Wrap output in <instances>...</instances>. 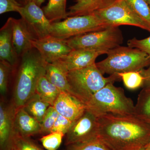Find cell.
Here are the masks:
<instances>
[{
  "mask_svg": "<svg viewBox=\"0 0 150 150\" xmlns=\"http://www.w3.org/2000/svg\"><path fill=\"white\" fill-rule=\"evenodd\" d=\"M98 137L112 150H142L150 142V124L136 115L98 117Z\"/></svg>",
  "mask_w": 150,
  "mask_h": 150,
  "instance_id": "6da1fadb",
  "label": "cell"
},
{
  "mask_svg": "<svg viewBox=\"0 0 150 150\" xmlns=\"http://www.w3.org/2000/svg\"><path fill=\"white\" fill-rule=\"evenodd\" d=\"M47 64L35 48L19 58L14 88L13 103L16 108L23 107L35 93L39 79L45 75Z\"/></svg>",
  "mask_w": 150,
  "mask_h": 150,
  "instance_id": "7a4b0ae2",
  "label": "cell"
},
{
  "mask_svg": "<svg viewBox=\"0 0 150 150\" xmlns=\"http://www.w3.org/2000/svg\"><path fill=\"white\" fill-rule=\"evenodd\" d=\"M96 64L67 73L69 93L85 105L95 94L105 86L121 79L118 74L105 77Z\"/></svg>",
  "mask_w": 150,
  "mask_h": 150,
  "instance_id": "3957f363",
  "label": "cell"
},
{
  "mask_svg": "<svg viewBox=\"0 0 150 150\" xmlns=\"http://www.w3.org/2000/svg\"><path fill=\"white\" fill-rule=\"evenodd\" d=\"M135 105L132 100L126 96L123 89L115 86L113 83L105 86L85 104L86 109L97 117L107 113L134 115Z\"/></svg>",
  "mask_w": 150,
  "mask_h": 150,
  "instance_id": "277c9868",
  "label": "cell"
},
{
  "mask_svg": "<svg viewBox=\"0 0 150 150\" xmlns=\"http://www.w3.org/2000/svg\"><path fill=\"white\" fill-rule=\"evenodd\" d=\"M106 54V58L96 64L103 75L139 71L150 65L149 55L129 46H118L109 50Z\"/></svg>",
  "mask_w": 150,
  "mask_h": 150,
  "instance_id": "5b68a950",
  "label": "cell"
},
{
  "mask_svg": "<svg viewBox=\"0 0 150 150\" xmlns=\"http://www.w3.org/2000/svg\"><path fill=\"white\" fill-rule=\"evenodd\" d=\"M123 40V34L118 27H109L71 38L67 41L73 49H91L106 54L109 50L120 46Z\"/></svg>",
  "mask_w": 150,
  "mask_h": 150,
  "instance_id": "8992f818",
  "label": "cell"
},
{
  "mask_svg": "<svg viewBox=\"0 0 150 150\" xmlns=\"http://www.w3.org/2000/svg\"><path fill=\"white\" fill-rule=\"evenodd\" d=\"M109 27L94 12L86 15L68 17L51 24L50 35L64 40Z\"/></svg>",
  "mask_w": 150,
  "mask_h": 150,
  "instance_id": "52a82bcc",
  "label": "cell"
},
{
  "mask_svg": "<svg viewBox=\"0 0 150 150\" xmlns=\"http://www.w3.org/2000/svg\"><path fill=\"white\" fill-rule=\"evenodd\" d=\"M108 27L129 25L150 33V25L124 0H115L110 5L94 12Z\"/></svg>",
  "mask_w": 150,
  "mask_h": 150,
  "instance_id": "ba28073f",
  "label": "cell"
},
{
  "mask_svg": "<svg viewBox=\"0 0 150 150\" xmlns=\"http://www.w3.org/2000/svg\"><path fill=\"white\" fill-rule=\"evenodd\" d=\"M98 118L86 109L83 113L73 122L66 134V146L88 142L98 137Z\"/></svg>",
  "mask_w": 150,
  "mask_h": 150,
  "instance_id": "9c48e42d",
  "label": "cell"
},
{
  "mask_svg": "<svg viewBox=\"0 0 150 150\" xmlns=\"http://www.w3.org/2000/svg\"><path fill=\"white\" fill-rule=\"evenodd\" d=\"M18 13L21 16L35 39L50 35L51 24L40 7L33 2L20 7Z\"/></svg>",
  "mask_w": 150,
  "mask_h": 150,
  "instance_id": "30bf717a",
  "label": "cell"
},
{
  "mask_svg": "<svg viewBox=\"0 0 150 150\" xmlns=\"http://www.w3.org/2000/svg\"><path fill=\"white\" fill-rule=\"evenodd\" d=\"M33 47L40 53L47 63L56 62L70 53L72 48L67 43V40L60 39L51 35L31 41Z\"/></svg>",
  "mask_w": 150,
  "mask_h": 150,
  "instance_id": "8fae6325",
  "label": "cell"
},
{
  "mask_svg": "<svg viewBox=\"0 0 150 150\" xmlns=\"http://www.w3.org/2000/svg\"><path fill=\"white\" fill-rule=\"evenodd\" d=\"M105 54L103 51L91 49H73L69 54L58 60L68 71L79 69L95 64L98 56Z\"/></svg>",
  "mask_w": 150,
  "mask_h": 150,
  "instance_id": "7c38bea8",
  "label": "cell"
},
{
  "mask_svg": "<svg viewBox=\"0 0 150 150\" xmlns=\"http://www.w3.org/2000/svg\"><path fill=\"white\" fill-rule=\"evenodd\" d=\"M16 108L13 103L7 105L0 104V146L1 150L11 147L14 135V121Z\"/></svg>",
  "mask_w": 150,
  "mask_h": 150,
  "instance_id": "4fadbf2b",
  "label": "cell"
},
{
  "mask_svg": "<svg viewBox=\"0 0 150 150\" xmlns=\"http://www.w3.org/2000/svg\"><path fill=\"white\" fill-rule=\"evenodd\" d=\"M54 107L60 115L74 121L86 110L85 105L69 93L62 92L54 103Z\"/></svg>",
  "mask_w": 150,
  "mask_h": 150,
  "instance_id": "5bb4252c",
  "label": "cell"
},
{
  "mask_svg": "<svg viewBox=\"0 0 150 150\" xmlns=\"http://www.w3.org/2000/svg\"><path fill=\"white\" fill-rule=\"evenodd\" d=\"M11 18L14 47L20 58L25 53L33 48L31 41L35 39L22 18L18 19Z\"/></svg>",
  "mask_w": 150,
  "mask_h": 150,
  "instance_id": "9a60e30c",
  "label": "cell"
},
{
  "mask_svg": "<svg viewBox=\"0 0 150 150\" xmlns=\"http://www.w3.org/2000/svg\"><path fill=\"white\" fill-rule=\"evenodd\" d=\"M0 60L7 62L14 68L19 60L13 46L11 17L0 29Z\"/></svg>",
  "mask_w": 150,
  "mask_h": 150,
  "instance_id": "2e32d148",
  "label": "cell"
},
{
  "mask_svg": "<svg viewBox=\"0 0 150 150\" xmlns=\"http://www.w3.org/2000/svg\"><path fill=\"white\" fill-rule=\"evenodd\" d=\"M41 125L23 107L16 108L14 121V135L29 138L41 134Z\"/></svg>",
  "mask_w": 150,
  "mask_h": 150,
  "instance_id": "e0dca14e",
  "label": "cell"
},
{
  "mask_svg": "<svg viewBox=\"0 0 150 150\" xmlns=\"http://www.w3.org/2000/svg\"><path fill=\"white\" fill-rule=\"evenodd\" d=\"M68 72L57 60L53 63H47L45 76L61 91L69 93V87L67 78Z\"/></svg>",
  "mask_w": 150,
  "mask_h": 150,
  "instance_id": "ac0fdd59",
  "label": "cell"
},
{
  "mask_svg": "<svg viewBox=\"0 0 150 150\" xmlns=\"http://www.w3.org/2000/svg\"><path fill=\"white\" fill-rule=\"evenodd\" d=\"M62 91L50 82L45 75L39 79L35 89L37 94L43 101L54 106V103Z\"/></svg>",
  "mask_w": 150,
  "mask_h": 150,
  "instance_id": "d6986e66",
  "label": "cell"
},
{
  "mask_svg": "<svg viewBox=\"0 0 150 150\" xmlns=\"http://www.w3.org/2000/svg\"><path fill=\"white\" fill-rule=\"evenodd\" d=\"M67 0H49L47 5L42 9L51 23L60 21L68 17L66 11Z\"/></svg>",
  "mask_w": 150,
  "mask_h": 150,
  "instance_id": "ffe728a7",
  "label": "cell"
},
{
  "mask_svg": "<svg viewBox=\"0 0 150 150\" xmlns=\"http://www.w3.org/2000/svg\"><path fill=\"white\" fill-rule=\"evenodd\" d=\"M76 3L70 7L68 17L81 16L93 13L103 7V0H76Z\"/></svg>",
  "mask_w": 150,
  "mask_h": 150,
  "instance_id": "44dd1931",
  "label": "cell"
},
{
  "mask_svg": "<svg viewBox=\"0 0 150 150\" xmlns=\"http://www.w3.org/2000/svg\"><path fill=\"white\" fill-rule=\"evenodd\" d=\"M50 106L49 103L43 101L37 93H35L23 107L29 115L40 123Z\"/></svg>",
  "mask_w": 150,
  "mask_h": 150,
  "instance_id": "7402d4cb",
  "label": "cell"
},
{
  "mask_svg": "<svg viewBox=\"0 0 150 150\" xmlns=\"http://www.w3.org/2000/svg\"><path fill=\"white\" fill-rule=\"evenodd\" d=\"M134 115L150 124V88H143L136 105Z\"/></svg>",
  "mask_w": 150,
  "mask_h": 150,
  "instance_id": "603a6c76",
  "label": "cell"
},
{
  "mask_svg": "<svg viewBox=\"0 0 150 150\" xmlns=\"http://www.w3.org/2000/svg\"><path fill=\"white\" fill-rule=\"evenodd\" d=\"M118 75L128 89L134 90L143 86L144 78L140 71L121 73Z\"/></svg>",
  "mask_w": 150,
  "mask_h": 150,
  "instance_id": "cb8c5ba5",
  "label": "cell"
},
{
  "mask_svg": "<svg viewBox=\"0 0 150 150\" xmlns=\"http://www.w3.org/2000/svg\"><path fill=\"white\" fill-rule=\"evenodd\" d=\"M67 146L66 150H112L98 137L88 142Z\"/></svg>",
  "mask_w": 150,
  "mask_h": 150,
  "instance_id": "d4e9b609",
  "label": "cell"
},
{
  "mask_svg": "<svg viewBox=\"0 0 150 150\" xmlns=\"http://www.w3.org/2000/svg\"><path fill=\"white\" fill-rule=\"evenodd\" d=\"M65 134L61 132H51L40 139V142L47 150H56L61 146Z\"/></svg>",
  "mask_w": 150,
  "mask_h": 150,
  "instance_id": "484cf974",
  "label": "cell"
},
{
  "mask_svg": "<svg viewBox=\"0 0 150 150\" xmlns=\"http://www.w3.org/2000/svg\"><path fill=\"white\" fill-rule=\"evenodd\" d=\"M59 114L53 106L47 109L43 120L40 123L41 134H48L51 133V130Z\"/></svg>",
  "mask_w": 150,
  "mask_h": 150,
  "instance_id": "4316f807",
  "label": "cell"
},
{
  "mask_svg": "<svg viewBox=\"0 0 150 150\" xmlns=\"http://www.w3.org/2000/svg\"><path fill=\"white\" fill-rule=\"evenodd\" d=\"M150 25V7L144 0H124Z\"/></svg>",
  "mask_w": 150,
  "mask_h": 150,
  "instance_id": "83f0119b",
  "label": "cell"
},
{
  "mask_svg": "<svg viewBox=\"0 0 150 150\" xmlns=\"http://www.w3.org/2000/svg\"><path fill=\"white\" fill-rule=\"evenodd\" d=\"M11 146L17 150H44L29 138L16 135H14Z\"/></svg>",
  "mask_w": 150,
  "mask_h": 150,
  "instance_id": "f1b7e54d",
  "label": "cell"
},
{
  "mask_svg": "<svg viewBox=\"0 0 150 150\" xmlns=\"http://www.w3.org/2000/svg\"><path fill=\"white\" fill-rule=\"evenodd\" d=\"M13 68L7 62L0 60V92L2 95L6 93L10 74Z\"/></svg>",
  "mask_w": 150,
  "mask_h": 150,
  "instance_id": "f546056e",
  "label": "cell"
},
{
  "mask_svg": "<svg viewBox=\"0 0 150 150\" xmlns=\"http://www.w3.org/2000/svg\"><path fill=\"white\" fill-rule=\"evenodd\" d=\"M74 121L59 114L51 130V132H61L65 135L69 130Z\"/></svg>",
  "mask_w": 150,
  "mask_h": 150,
  "instance_id": "4dcf8cb0",
  "label": "cell"
},
{
  "mask_svg": "<svg viewBox=\"0 0 150 150\" xmlns=\"http://www.w3.org/2000/svg\"><path fill=\"white\" fill-rule=\"evenodd\" d=\"M127 45L131 48H137L144 51L150 56V36L143 39L134 38L128 40Z\"/></svg>",
  "mask_w": 150,
  "mask_h": 150,
  "instance_id": "1f68e13d",
  "label": "cell"
},
{
  "mask_svg": "<svg viewBox=\"0 0 150 150\" xmlns=\"http://www.w3.org/2000/svg\"><path fill=\"white\" fill-rule=\"evenodd\" d=\"M22 6L15 0H0V14L9 12H18L20 7Z\"/></svg>",
  "mask_w": 150,
  "mask_h": 150,
  "instance_id": "d6a6232c",
  "label": "cell"
},
{
  "mask_svg": "<svg viewBox=\"0 0 150 150\" xmlns=\"http://www.w3.org/2000/svg\"><path fill=\"white\" fill-rule=\"evenodd\" d=\"M140 71L144 78L142 88H150V65L147 69H142Z\"/></svg>",
  "mask_w": 150,
  "mask_h": 150,
  "instance_id": "836d02e7",
  "label": "cell"
},
{
  "mask_svg": "<svg viewBox=\"0 0 150 150\" xmlns=\"http://www.w3.org/2000/svg\"><path fill=\"white\" fill-rule=\"evenodd\" d=\"M45 1V0H29V2H33L36 4L37 5L40 7Z\"/></svg>",
  "mask_w": 150,
  "mask_h": 150,
  "instance_id": "e575fe53",
  "label": "cell"
},
{
  "mask_svg": "<svg viewBox=\"0 0 150 150\" xmlns=\"http://www.w3.org/2000/svg\"><path fill=\"white\" fill-rule=\"evenodd\" d=\"M115 0H103V7L107 6L112 4Z\"/></svg>",
  "mask_w": 150,
  "mask_h": 150,
  "instance_id": "d590c367",
  "label": "cell"
},
{
  "mask_svg": "<svg viewBox=\"0 0 150 150\" xmlns=\"http://www.w3.org/2000/svg\"><path fill=\"white\" fill-rule=\"evenodd\" d=\"M17 3L21 6L25 5L29 2V0H15Z\"/></svg>",
  "mask_w": 150,
  "mask_h": 150,
  "instance_id": "8d00e7d4",
  "label": "cell"
},
{
  "mask_svg": "<svg viewBox=\"0 0 150 150\" xmlns=\"http://www.w3.org/2000/svg\"><path fill=\"white\" fill-rule=\"evenodd\" d=\"M142 150H150V142Z\"/></svg>",
  "mask_w": 150,
  "mask_h": 150,
  "instance_id": "74e56055",
  "label": "cell"
},
{
  "mask_svg": "<svg viewBox=\"0 0 150 150\" xmlns=\"http://www.w3.org/2000/svg\"><path fill=\"white\" fill-rule=\"evenodd\" d=\"M7 150H17L16 149H15V148H14L12 146H11V147L10 148H9L8 149H7Z\"/></svg>",
  "mask_w": 150,
  "mask_h": 150,
  "instance_id": "f35d334b",
  "label": "cell"
},
{
  "mask_svg": "<svg viewBox=\"0 0 150 150\" xmlns=\"http://www.w3.org/2000/svg\"><path fill=\"white\" fill-rule=\"evenodd\" d=\"M149 5L150 7V0H144Z\"/></svg>",
  "mask_w": 150,
  "mask_h": 150,
  "instance_id": "ab89813d",
  "label": "cell"
},
{
  "mask_svg": "<svg viewBox=\"0 0 150 150\" xmlns=\"http://www.w3.org/2000/svg\"></svg>",
  "mask_w": 150,
  "mask_h": 150,
  "instance_id": "60d3db41",
  "label": "cell"
},
{
  "mask_svg": "<svg viewBox=\"0 0 150 150\" xmlns=\"http://www.w3.org/2000/svg\"></svg>",
  "mask_w": 150,
  "mask_h": 150,
  "instance_id": "b9f144b4",
  "label": "cell"
}]
</instances>
